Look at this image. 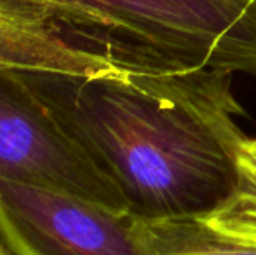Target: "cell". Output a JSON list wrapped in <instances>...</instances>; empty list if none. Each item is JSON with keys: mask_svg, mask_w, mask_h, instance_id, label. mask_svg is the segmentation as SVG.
<instances>
[{"mask_svg": "<svg viewBox=\"0 0 256 255\" xmlns=\"http://www.w3.org/2000/svg\"><path fill=\"white\" fill-rule=\"evenodd\" d=\"M143 220L204 218L237 184L248 135L234 74L136 72L102 77L24 74Z\"/></svg>", "mask_w": 256, "mask_h": 255, "instance_id": "6da1fadb", "label": "cell"}, {"mask_svg": "<svg viewBox=\"0 0 256 255\" xmlns=\"http://www.w3.org/2000/svg\"><path fill=\"white\" fill-rule=\"evenodd\" d=\"M138 72L256 77V0H21Z\"/></svg>", "mask_w": 256, "mask_h": 255, "instance_id": "7a4b0ae2", "label": "cell"}, {"mask_svg": "<svg viewBox=\"0 0 256 255\" xmlns=\"http://www.w3.org/2000/svg\"><path fill=\"white\" fill-rule=\"evenodd\" d=\"M0 178L129 211L112 178L63 128L23 72L0 68Z\"/></svg>", "mask_w": 256, "mask_h": 255, "instance_id": "3957f363", "label": "cell"}, {"mask_svg": "<svg viewBox=\"0 0 256 255\" xmlns=\"http://www.w3.org/2000/svg\"><path fill=\"white\" fill-rule=\"evenodd\" d=\"M0 241L12 255H152L140 218L0 178Z\"/></svg>", "mask_w": 256, "mask_h": 255, "instance_id": "277c9868", "label": "cell"}, {"mask_svg": "<svg viewBox=\"0 0 256 255\" xmlns=\"http://www.w3.org/2000/svg\"><path fill=\"white\" fill-rule=\"evenodd\" d=\"M0 68L66 77H102L129 70L21 0H0Z\"/></svg>", "mask_w": 256, "mask_h": 255, "instance_id": "5b68a950", "label": "cell"}, {"mask_svg": "<svg viewBox=\"0 0 256 255\" xmlns=\"http://www.w3.org/2000/svg\"><path fill=\"white\" fill-rule=\"evenodd\" d=\"M140 225L152 255H256V245L228 238L200 218H140Z\"/></svg>", "mask_w": 256, "mask_h": 255, "instance_id": "8992f818", "label": "cell"}, {"mask_svg": "<svg viewBox=\"0 0 256 255\" xmlns=\"http://www.w3.org/2000/svg\"><path fill=\"white\" fill-rule=\"evenodd\" d=\"M200 220L228 238L256 245V138L246 136L240 143L234 192Z\"/></svg>", "mask_w": 256, "mask_h": 255, "instance_id": "52a82bcc", "label": "cell"}, {"mask_svg": "<svg viewBox=\"0 0 256 255\" xmlns=\"http://www.w3.org/2000/svg\"><path fill=\"white\" fill-rule=\"evenodd\" d=\"M0 255H12V253L9 252V248H7L4 243H0Z\"/></svg>", "mask_w": 256, "mask_h": 255, "instance_id": "ba28073f", "label": "cell"}]
</instances>
